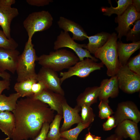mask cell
<instances>
[{"label": "cell", "mask_w": 140, "mask_h": 140, "mask_svg": "<svg viewBox=\"0 0 140 140\" xmlns=\"http://www.w3.org/2000/svg\"><path fill=\"white\" fill-rule=\"evenodd\" d=\"M134 23L133 27L130 29L125 36L127 41L133 42L140 41V19L137 20Z\"/></svg>", "instance_id": "f1b7e54d"}, {"label": "cell", "mask_w": 140, "mask_h": 140, "mask_svg": "<svg viewBox=\"0 0 140 140\" xmlns=\"http://www.w3.org/2000/svg\"><path fill=\"white\" fill-rule=\"evenodd\" d=\"M53 18L49 12L43 10L33 12L30 14L23 22L24 27L28 37V40H32L36 32L47 30L52 26Z\"/></svg>", "instance_id": "5b68a950"}, {"label": "cell", "mask_w": 140, "mask_h": 140, "mask_svg": "<svg viewBox=\"0 0 140 140\" xmlns=\"http://www.w3.org/2000/svg\"><path fill=\"white\" fill-rule=\"evenodd\" d=\"M119 87L124 92L132 94L140 90V75L130 70L127 65L121 66L116 75Z\"/></svg>", "instance_id": "ba28073f"}, {"label": "cell", "mask_w": 140, "mask_h": 140, "mask_svg": "<svg viewBox=\"0 0 140 140\" xmlns=\"http://www.w3.org/2000/svg\"><path fill=\"white\" fill-rule=\"evenodd\" d=\"M132 5L134 6L136 11L138 12L140 11V0H132Z\"/></svg>", "instance_id": "f35d334b"}, {"label": "cell", "mask_w": 140, "mask_h": 140, "mask_svg": "<svg viewBox=\"0 0 140 140\" xmlns=\"http://www.w3.org/2000/svg\"><path fill=\"white\" fill-rule=\"evenodd\" d=\"M63 116L57 114L50 124L48 131L45 140H58L61 137L60 126Z\"/></svg>", "instance_id": "484cf974"}, {"label": "cell", "mask_w": 140, "mask_h": 140, "mask_svg": "<svg viewBox=\"0 0 140 140\" xmlns=\"http://www.w3.org/2000/svg\"><path fill=\"white\" fill-rule=\"evenodd\" d=\"M54 111L48 105L31 97L17 101L13 111L15 128L12 140H28L34 138L39 133L43 124L50 123L54 117Z\"/></svg>", "instance_id": "6da1fadb"}, {"label": "cell", "mask_w": 140, "mask_h": 140, "mask_svg": "<svg viewBox=\"0 0 140 140\" xmlns=\"http://www.w3.org/2000/svg\"><path fill=\"white\" fill-rule=\"evenodd\" d=\"M20 54L19 52L16 49L0 48V72H4L8 70L14 74Z\"/></svg>", "instance_id": "4fadbf2b"}, {"label": "cell", "mask_w": 140, "mask_h": 140, "mask_svg": "<svg viewBox=\"0 0 140 140\" xmlns=\"http://www.w3.org/2000/svg\"><path fill=\"white\" fill-rule=\"evenodd\" d=\"M50 123H44L39 134L32 140H45L49 129Z\"/></svg>", "instance_id": "d6a6232c"}, {"label": "cell", "mask_w": 140, "mask_h": 140, "mask_svg": "<svg viewBox=\"0 0 140 140\" xmlns=\"http://www.w3.org/2000/svg\"><path fill=\"white\" fill-rule=\"evenodd\" d=\"M100 91L99 86H94L86 88L76 99L77 106L83 105L90 106L97 102Z\"/></svg>", "instance_id": "ffe728a7"}, {"label": "cell", "mask_w": 140, "mask_h": 140, "mask_svg": "<svg viewBox=\"0 0 140 140\" xmlns=\"http://www.w3.org/2000/svg\"><path fill=\"white\" fill-rule=\"evenodd\" d=\"M10 80L3 79L0 80V95L2 94L3 91L5 89H10Z\"/></svg>", "instance_id": "8d00e7d4"}, {"label": "cell", "mask_w": 140, "mask_h": 140, "mask_svg": "<svg viewBox=\"0 0 140 140\" xmlns=\"http://www.w3.org/2000/svg\"><path fill=\"white\" fill-rule=\"evenodd\" d=\"M20 97L17 93L11 94L8 96L4 94L0 95V111L12 112L15 109L18 99Z\"/></svg>", "instance_id": "cb8c5ba5"}, {"label": "cell", "mask_w": 140, "mask_h": 140, "mask_svg": "<svg viewBox=\"0 0 140 140\" xmlns=\"http://www.w3.org/2000/svg\"><path fill=\"white\" fill-rule=\"evenodd\" d=\"M117 51L118 59L121 66L126 65L132 55L140 48V41L131 43H124L117 41Z\"/></svg>", "instance_id": "d6986e66"}, {"label": "cell", "mask_w": 140, "mask_h": 140, "mask_svg": "<svg viewBox=\"0 0 140 140\" xmlns=\"http://www.w3.org/2000/svg\"><path fill=\"white\" fill-rule=\"evenodd\" d=\"M91 124H83L80 122L75 128L60 132L61 137L68 140H77L78 137L82 131L88 128Z\"/></svg>", "instance_id": "4316f807"}, {"label": "cell", "mask_w": 140, "mask_h": 140, "mask_svg": "<svg viewBox=\"0 0 140 140\" xmlns=\"http://www.w3.org/2000/svg\"><path fill=\"white\" fill-rule=\"evenodd\" d=\"M0 77L3 79L10 80L11 75L9 73L6 71L4 72H0Z\"/></svg>", "instance_id": "60d3db41"}, {"label": "cell", "mask_w": 140, "mask_h": 140, "mask_svg": "<svg viewBox=\"0 0 140 140\" xmlns=\"http://www.w3.org/2000/svg\"><path fill=\"white\" fill-rule=\"evenodd\" d=\"M104 65L101 62L97 63L88 58L79 61L70 67L67 71L60 73L61 84L66 79L73 76L82 78L86 77L93 71L101 69Z\"/></svg>", "instance_id": "8992f818"}, {"label": "cell", "mask_w": 140, "mask_h": 140, "mask_svg": "<svg viewBox=\"0 0 140 140\" xmlns=\"http://www.w3.org/2000/svg\"><path fill=\"white\" fill-rule=\"evenodd\" d=\"M107 119V120L103 123L102 125L103 129L105 131L110 130L117 126L113 116H111Z\"/></svg>", "instance_id": "e575fe53"}, {"label": "cell", "mask_w": 140, "mask_h": 140, "mask_svg": "<svg viewBox=\"0 0 140 140\" xmlns=\"http://www.w3.org/2000/svg\"><path fill=\"white\" fill-rule=\"evenodd\" d=\"M81 122L83 124H91L94 120L95 115L90 106L83 105L81 107Z\"/></svg>", "instance_id": "83f0119b"}, {"label": "cell", "mask_w": 140, "mask_h": 140, "mask_svg": "<svg viewBox=\"0 0 140 140\" xmlns=\"http://www.w3.org/2000/svg\"><path fill=\"white\" fill-rule=\"evenodd\" d=\"M99 109V116L101 119L107 118L114 113L108 103L100 101L98 106Z\"/></svg>", "instance_id": "4dcf8cb0"}, {"label": "cell", "mask_w": 140, "mask_h": 140, "mask_svg": "<svg viewBox=\"0 0 140 140\" xmlns=\"http://www.w3.org/2000/svg\"><path fill=\"white\" fill-rule=\"evenodd\" d=\"M115 134L123 139L129 137L131 140H140L137 124L130 120H125L119 124Z\"/></svg>", "instance_id": "ac0fdd59"}, {"label": "cell", "mask_w": 140, "mask_h": 140, "mask_svg": "<svg viewBox=\"0 0 140 140\" xmlns=\"http://www.w3.org/2000/svg\"><path fill=\"white\" fill-rule=\"evenodd\" d=\"M38 58L32 40H28L22 53L18 57L16 71L17 82L30 79H37L35 68Z\"/></svg>", "instance_id": "3957f363"}, {"label": "cell", "mask_w": 140, "mask_h": 140, "mask_svg": "<svg viewBox=\"0 0 140 140\" xmlns=\"http://www.w3.org/2000/svg\"><path fill=\"white\" fill-rule=\"evenodd\" d=\"M16 2L15 0H0V3L6 6L11 7V6Z\"/></svg>", "instance_id": "74e56055"}, {"label": "cell", "mask_w": 140, "mask_h": 140, "mask_svg": "<svg viewBox=\"0 0 140 140\" xmlns=\"http://www.w3.org/2000/svg\"><path fill=\"white\" fill-rule=\"evenodd\" d=\"M58 140H68L67 139L65 138H64L61 137Z\"/></svg>", "instance_id": "ee69618b"}, {"label": "cell", "mask_w": 140, "mask_h": 140, "mask_svg": "<svg viewBox=\"0 0 140 140\" xmlns=\"http://www.w3.org/2000/svg\"><path fill=\"white\" fill-rule=\"evenodd\" d=\"M47 89L44 83L40 81H38L34 83L32 87V92L33 96L32 97L36 96L42 92L44 90Z\"/></svg>", "instance_id": "836d02e7"}, {"label": "cell", "mask_w": 140, "mask_h": 140, "mask_svg": "<svg viewBox=\"0 0 140 140\" xmlns=\"http://www.w3.org/2000/svg\"><path fill=\"white\" fill-rule=\"evenodd\" d=\"M127 66L131 71L140 75V53L132 58L127 62Z\"/></svg>", "instance_id": "1f68e13d"}, {"label": "cell", "mask_w": 140, "mask_h": 140, "mask_svg": "<svg viewBox=\"0 0 140 140\" xmlns=\"http://www.w3.org/2000/svg\"><path fill=\"white\" fill-rule=\"evenodd\" d=\"M37 80L43 82L47 89L64 96V91L61 86L60 78L57 72L42 67L37 74Z\"/></svg>", "instance_id": "8fae6325"}, {"label": "cell", "mask_w": 140, "mask_h": 140, "mask_svg": "<svg viewBox=\"0 0 140 140\" xmlns=\"http://www.w3.org/2000/svg\"><path fill=\"white\" fill-rule=\"evenodd\" d=\"M95 136L92 134L89 131L88 133L85 136L84 140H93Z\"/></svg>", "instance_id": "b9f144b4"}, {"label": "cell", "mask_w": 140, "mask_h": 140, "mask_svg": "<svg viewBox=\"0 0 140 140\" xmlns=\"http://www.w3.org/2000/svg\"><path fill=\"white\" fill-rule=\"evenodd\" d=\"M93 140H102L101 137L99 136H95Z\"/></svg>", "instance_id": "7bdbcfd3"}, {"label": "cell", "mask_w": 140, "mask_h": 140, "mask_svg": "<svg viewBox=\"0 0 140 140\" xmlns=\"http://www.w3.org/2000/svg\"><path fill=\"white\" fill-rule=\"evenodd\" d=\"M117 34L113 32L106 43L94 54L95 57L100 59L106 67L107 74L109 76L116 75L121 66L117 51Z\"/></svg>", "instance_id": "277c9868"}, {"label": "cell", "mask_w": 140, "mask_h": 140, "mask_svg": "<svg viewBox=\"0 0 140 140\" xmlns=\"http://www.w3.org/2000/svg\"><path fill=\"white\" fill-rule=\"evenodd\" d=\"M57 24L59 27L64 31L71 32L74 40L82 41L88 36L83 28L78 24L64 17H60Z\"/></svg>", "instance_id": "2e32d148"}, {"label": "cell", "mask_w": 140, "mask_h": 140, "mask_svg": "<svg viewBox=\"0 0 140 140\" xmlns=\"http://www.w3.org/2000/svg\"><path fill=\"white\" fill-rule=\"evenodd\" d=\"M18 45L13 38H8L3 31L0 30V48L15 50Z\"/></svg>", "instance_id": "f546056e"}, {"label": "cell", "mask_w": 140, "mask_h": 140, "mask_svg": "<svg viewBox=\"0 0 140 140\" xmlns=\"http://www.w3.org/2000/svg\"><path fill=\"white\" fill-rule=\"evenodd\" d=\"M140 19V12L136 11L132 4L130 5L121 15L116 17L115 22L118 23V26L115 30L118 33L117 38L120 41L123 36L126 35L131 26Z\"/></svg>", "instance_id": "9c48e42d"}, {"label": "cell", "mask_w": 140, "mask_h": 140, "mask_svg": "<svg viewBox=\"0 0 140 140\" xmlns=\"http://www.w3.org/2000/svg\"><path fill=\"white\" fill-rule=\"evenodd\" d=\"M53 1L52 0H27L29 5L37 6H42L48 5Z\"/></svg>", "instance_id": "d590c367"}, {"label": "cell", "mask_w": 140, "mask_h": 140, "mask_svg": "<svg viewBox=\"0 0 140 140\" xmlns=\"http://www.w3.org/2000/svg\"><path fill=\"white\" fill-rule=\"evenodd\" d=\"M86 44H80L75 42L68 32L61 31L54 43L53 48L57 50L63 47H67L72 50L79 58V61L88 58L97 62L98 60L92 56L90 52L85 49Z\"/></svg>", "instance_id": "52a82bcc"}, {"label": "cell", "mask_w": 140, "mask_h": 140, "mask_svg": "<svg viewBox=\"0 0 140 140\" xmlns=\"http://www.w3.org/2000/svg\"><path fill=\"white\" fill-rule=\"evenodd\" d=\"M15 125V118L12 112L0 111V129L7 136L4 140H8L11 138Z\"/></svg>", "instance_id": "44dd1931"}, {"label": "cell", "mask_w": 140, "mask_h": 140, "mask_svg": "<svg viewBox=\"0 0 140 140\" xmlns=\"http://www.w3.org/2000/svg\"><path fill=\"white\" fill-rule=\"evenodd\" d=\"M62 107L64 121L60 128V132L67 130L73 125L81 122L79 114L81 107L76 105L74 108H72L68 104L66 100L62 103Z\"/></svg>", "instance_id": "9a60e30c"}, {"label": "cell", "mask_w": 140, "mask_h": 140, "mask_svg": "<svg viewBox=\"0 0 140 140\" xmlns=\"http://www.w3.org/2000/svg\"><path fill=\"white\" fill-rule=\"evenodd\" d=\"M100 91L99 97V100L109 103V97L115 98L119 93V87L116 75L110 79H103L99 86Z\"/></svg>", "instance_id": "5bb4252c"}, {"label": "cell", "mask_w": 140, "mask_h": 140, "mask_svg": "<svg viewBox=\"0 0 140 140\" xmlns=\"http://www.w3.org/2000/svg\"><path fill=\"white\" fill-rule=\"evenodd\" d=\"M105 140H123V139L114 134L107 137Z\"/></svg>", "instance_id": "ab89813d"}, {"label": "cell", "mask_w": 140, "mask_h": 140, "mask_svg": "<svg viewBox=\"0 0 140 140\" xmlns=\"http://www.w3.org/2000/svg\"><path fill=\"white\" fill-rule=\"evenodd\" d=\"M19 14L17 8L5 6L0 3V26L8 39L11 38L10 26L12 21Z\"/></svg>", "instance_id": "e0dca14e"}, {"label": "cell", "mask_w": 140, "mask_h": 140, "mask_svg": "<svg viewBox=\"0 0 140 140\" xmlns=\"http://www.w3.org/2000/svg\"><path fill=\"white\" fill-rule=\"evenodd\" d=\"M108 3L110 4V7H102L101 10L103 13L104 15L110 16L113 14H116L117 16L121 15L128 7L132 4V0H118L116 1L117 4V6L113 7L110 0H108Z\"/></svg>", "instance_id": "603a6c76"}, {"label": "cell", "mask_w": 140, "mask_h": 140, "mask_svg": "<svg viewBox=\"0 0 140 140\" xmlns=\"http://www.w3.org/2000/svg\"><path fill=\"white\" fill-rule=\"evenodd\" d=\"M79 61V58L75 54L64 49L51 51L48 54L41 55L38 57L37 61L42 67L56 72L69 69Z\"/></svg>", "instance_id": "7a4b0ae2"}, {"label": "cell", "mask_w": 140, "mask_h": 140, "mask_svg": "<svg viewBox=\"0 0 140 140\" xmlns=\"http://www.w3.org/2000/svg\"><path fill=\"white\" fill-rule=\"evenodd\" d=\"M37 81L36 79H30L20 82H17L14 86V89L20 97H32L33 96L31 90L32 86L33 83Z\"/></svg>", "instance_id": "d4e9b609"}, {"label": "cell", "mask_w": 140, "mask_h": 140, "mask_svg": "<svg viewBox=\"0 0 140 140\" xmlns=\"http://www.w3.org/2000/svg\"><path fill=\"white\" fill-rule=\"evenodd\" d=\"M111 34L102 32L94 35L88 36V43L86 44L85 49L90 53L94 54L96 51L103 46L108 40Z\"/></svg>", "instance_id": "7402d4cb"}, {"label": "cell", "mask_w": 140, "mask_h": 140, "mask_svg": "<svg viewBox=\"0 0 140 140\" xmlns=\"http://www.w3.org/2000/svg\"><path fill=\"white\" fill-rule=\"evenodd\" d=\"M32 98L47 104L52 110L63 116L62 104L66 100L64 96L46 89Z\"/></svg>", "instance_id": "7c38bea8"}, {"label": "cell", "mask_w": 140, "mask_h": 140, "mask_svg": "<svg viewBox=\"0 0 140 140\" xmlns=\"http://www.w3.org/2000/svg\"><path fill=\"white\" fill-rule=\"evenodd\" d=\"M114 114L117 126L125 120H130L137 124L140 121V111L135 104L131 101L119 103Z\"/></svg>", "instance_id": "30bf717a"}]
</instances>
